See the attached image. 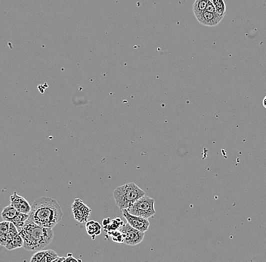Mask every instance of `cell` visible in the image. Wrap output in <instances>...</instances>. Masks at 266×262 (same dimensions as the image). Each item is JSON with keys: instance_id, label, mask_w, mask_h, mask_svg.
Masks as SVG:
<instances>
[{"instance_id": "ba28073f", "label": "cell", "mask_w": 266, "mask_h": 262, "mask_svg": "<svg viewBox=\"0 0 266 262\" xmlns=\"http://www.w3.org/2000/svg\"><path fill=\"white\" fill-rule=\"evenodd\" d=\"M24 245V241L18 230L12 223H10V232L7 238L6 244L5 247L8 250H14L16 248H22Z\"/></svg>"}, {"instance_id": "5b68a950", "label": "cell", "mask_w": 266, "mask_h": 262, "mask_svg": "<svg viewBox=\"0 0 266 262\" xmlns=\"http://www.w3.org/2000/svg\"><path fill=\"white\" fill-rule=\"evenodd\" d=\"M120 230L124 234V243L126 245H132V246L136 245L141 243L144 239V233L133 228L128 223H125Z\"/></svg>"}, {"instance_id": "ffe728a7", "label": "cell", "mask_w": 266, "mask_h": 262, "mask_svg": "<svg viewBox=\"0 0 266 262\" xmlns=\"http://www.w3.org/2000/svg\"><path fill=\"white\" fill-rule=\"evenodd\" d=\"M63 262H82L80 259L76 258L72 254H68V257H65Z\"/></svg>"}, {"instance_id": "7402d4cb", "label": "cell", "mask_w": 266, "mask_h": 262, "mask_svg": "<svg viewBox=\"0 0 266 262\" xmlns=\"http://www.w3.org/2000/svg\"><path fill=\"white\" fill-rule=\"evenodd\" d=\"M262 105L263 106H264V107L266 109V96L264 98V100H263Z\"/></svg>"}, {"instance_id": "7a4b0ae2", "label": "cell", "mask_w": 266, "mask_h": 262, "mask_svg": "<svg viewBox=\"0 0 266 262\" xmlns=\"http://www.w3.org/2000/svg\"><path fill=\"white\" fill-rule=\"evenodd\" d=\"M19 234L23 239V248L31 251L44 250L54 239L52 229L39 226L30 219L25 222Z\"/></svg>"}, {"instance_id": "9c48e42d", "label": "cell", "mask_w": 266, "mask_h": 262, "mask_svg": "<svg viewBox=\"0 0 266 262\" xmlns=\"http://www.w3.org/2000/svg\"><path fill=\"white\" fill-rule=\"evenodd\" d=\"M10 205L16 208L19 212L29 214L31 211V205L23 196L19 195L16 192L10 197Z\"/></svg>"}, {"instance_id": "7c38bea8", "label": "cell", "mask_w": 266, "mask_h": 262, "mask_svg": "<svg viewBox=\"0 0 266 262\" xmlns=\"http://www.w3.org/2000/svg\"><path fill=\"white\" fill-rule=\"evenodd\" d=\"M18 213L19 211L16 208L10 205L4 208L2 213H1V216H2V218L4 219V220L12 223Z\"/></svg>"}, {"instance_id": "3957f363", "label": "cell", "mask_w": 266, "mask_h": 262, "mask_svg": "<svg viewBox=\"0 0 266 262\" xmlns=\"http://www.w3.org/2000/svg\"><path fill=\"white\" fill-rule=\"evenodd\" d=\"M113 195L116 205L122 211L146 195V192L136 183H128L116 188Z\"/></svg>"}, {"instance_id": "2e32d148", "label": "cell", "mask_w": 266, "mask_h": 262, "mask_svg": "<svg viewBox=\"0 0 266 262\" xmlns=\"http://www.w3.org/2000/svg\"><path fill=\"white\" fill-rule=\"evenodd\" d=\"M211 2L212 3L214 7L216 9V11L218 15L224 18L226 13V6L224 0H211Z\"/></svg>"}, {"instance_id": "5bb4252c", "label": "cell", "mask_w": 266, "mask_h": 262, "mask_svg": "<svg viewBox=\"0 0 266 262\" xmlns=\"http://www.w3.org/2000/svg\"><path fill=\"white\" fill-rule=\"evenodd\" d=\"M208 2H209V0H195V2L193 4V7H192L195 17H198L202 13H204Z\"/></svg>"}, {"instance_id": "6da1fadb", "label": "cell", "mask_w": 266, "mask_h": 262, "mask_svg": "<svg viewBox=\"0 0 266 262\" xmlns=\"http://www.w3.org/2000/svg\"><path fill=\"white\" fill-rule=\"evenodd\" d=\"M63 211L58 202L50 197H41L31 205L29 219L36 224L44 227L51 228L62 220Z\"/></svg>"}, {"instance_id": "52a82bcc", "label": "cell", "mask_w": 266, "mask_h": 262, "mask_svg": "<svg viewBox=\"0 0 266 262\" xmlns=\"http://www.w3.org/2000/svg\"><path fill=\"white\" fill-rule=\"evenodd\" d=\"M122 216L125 217L127 223L135 228L136 230L146 233L148 230L150 226L148 219L144 218V217H138V216L133 215V214L128 213L126 209L122 210Z\"/></svg>"}, {"instance_id": "4fadbf2b", "label": "cell", "mask_w": 266, "mask_h": 262, "mask_svg": "<svg viewBox=\"0 0 266 262\" xmlns=\"http://www.w3.org/2000/svg\"><path fill=\"white\" fill-rule=\"evenodd\" d=\"M10 222H0V245L5 246L8 238V232H10Z\"/></svg>"}, {"instance_id": "30bf717a", "label": "cell", "mask_w": 266, "mask_h": 262, "mask_svg": "<svg viewBox=\"0 0 266 262\" xmlns=\"http://www.w3.org/2000/svg\"><path fill=\"white\" fill-rule=\"evenodd\" d=\"M196 19L200 25L208 27H216L222 20L223 17L220 15L214 14V13L205 11Z\"/></svg>"}, {"instance_id": "ac0fdd59", "label": "cell", "mask_w": 266, "mask_h": 262, "mask_svg": "<svg viewBox=\"0 0 266 262\" xmlns=\"http://www.w3.org/2000/svg\"><path fill=\"white\" fill-rule=\"evenodd\" d=\"M58 257L59 256L58 255L57 253L54 250H46L40 262H51Z\"/></svg>"}, {"instance_id": "d6986e66", "label": "cell", "mask_w": 266, "mask_h": 262, "mask_svg": "<svg viewBox=\"0 0 266 262\" xmlns=\"http://www.w3.org/2000/svg\"><path fill=\"white\" fill-rule=\"evenodd\" d=\"M205 11L208 12V13H214V14L218 15V13H217L216 9V7H214L212 3L211 2V0H209V2H208V6H206V10H205Z\"/></svg>"}, {"instance_id": "9a60e30c", "label": "cell", "mask_w": 266, "mask_h": 262, "mask_svg": "<svg viewBox=\"0 0 266 262\" xmlns=\"http://www.w3.org/2000/svg\"><path fill=\"white\" fill-rule=\"evenodd\" d=\"M124 224H125V223L120 218L114 219V220L110 219V221L109 222L108 224L104 226V230H106L107 233H108V232L115 231V230H120V228L122 227Z\"/></svg>"}, {"instance_id": "277c9868", "label": "cell", "mask_w": 266, "mask_h": 262, "mask_svg": "<svg viewBox=\"0 0 266 262\" xmlns=\"http://www.w3.org/2000/svg\"><path fill=\"white\" fill-rule=\"evenodd\" d=\"M154 202L153 198L144 195L126 210L133 215L149 219L150 217H153L156 214Z\"/></svg>"}, {"instance_id": "8992f818", "label": "cell", "mask_w": 266, "mask_h": 262, "mask_svg": "<svg viewBox=\"0 0 266 262\" xmlns=\"http://www.w3.org/2000/svg\"><path fill=\"white\" fill-rule=\"evenodd\" d=\"M72 212L76 221L86 223L91 215L92 209L80 199H75L72 205Z\"/></svg>"}, {"instance_id": "44dd1931", "label": "cell", "mask_w": 266, "mask_h": 262, "mask_svg": "<svg viewBox=\"0 0 266 262\" xmlns=\"http://www.w3.org/2000/svg\"><path fill=\"white\" fill-rule=\"evenodd\" d=\"M65 257H57V258L54 259V260H53L51 262H63V260H64Z\"/></svg>"}, {"instance_id": "8fae6325", "label": "cell", "mask_w": 266, "mask_h": 262, "mask_svg": "<svg viewBox=\"0 0 266 262\" xmlns=\"http://www.w3.org/2000/svg\"><path fill=\"white\" fill-rule=\"evenodd\" d=\"M101 223L94 220H90L86 223V230L88 236H91L92 239H96V236H99L102 233Z\"/></svg>"}, {"instance_id": "e0dca14e", "label": "cell", "mask_w": 266, "mask_h": 262, "mask_svg": "<svg viewBox=\"0 0 266 262\" xmlns=\"http://www.w3.org/2000/svg\"><path fill=\"white\" fill-rule=\"evenodd\" d=\"M109 236H110L114 242L118 243H124V236L120 230H115V231L108 232L107 233Z\"/></svg>"}]
</instances>
